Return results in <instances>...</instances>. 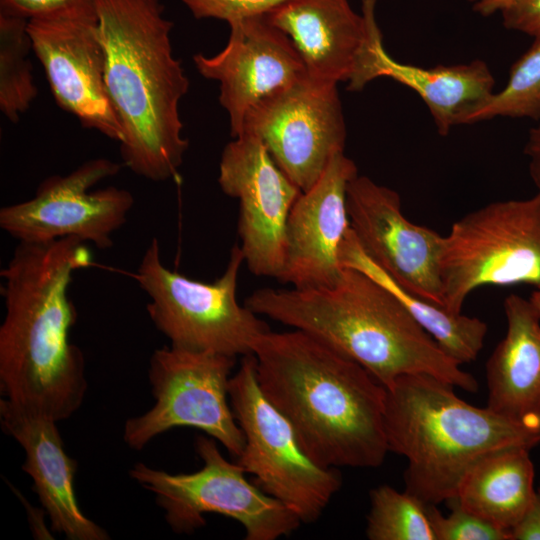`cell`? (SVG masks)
I'll return each instance as SVG.
<instances>
[{"instance_id":"cell-29","label":"cell","mask_w":540,"mask_h":540,"mask_svg":"<svg viewBox=\"0 0 540 540\" xmlns=\"http://www.w3.org/2000/svg\"><path fill=\"white\" fill-rule=\"evenodd\" d=\"M90 1L92 0H0V14L30 20Z\"/></svg>"},{"instance_id":"cell-14","label":"cell","mask_w":540,"mask_h":540,"mask_svg":"<svg viewBox=\"0 0 540 540\" xmlns=\"http://www.w3.org/2000/svg\"><path fill=\"white\" fill-rule=\"evenodd\" d=\"M218 183L238 199V235L251 273L279 279L286 256V226L301 189L278 167L264 144L242 134L229 142Z\"/></svg>"},{"instance_id":"cell-25","label":"cell","mask_w":540,"mask_h":540,"mask_svg":"<svg viewBox=\"0 0 540 540\" xmlns=\"http://www.w3.org/2000/svg\"><path fill=\"white\" fill-rule=\"evenodd\" d=\"M366 536L370 540H437L431 505L389 485L370 491Z\"/></svg>"},{"instance_id":"cell-2","label":"cell","mask_w":540,"mask_h":540,"mask_svg":"<svg viewBox=\"0 0 540 540\" xmlns=\"http://www.w3.org/2000/svg\"><path fill=\"white\" fill-rule=\"evenodd\" d=\"M252 354L262 393L312 461L325 468L383 464L386 389L364 367L297 329L265 332Z\"/></svg>"},{"instance_id":"cell-15","label":"cell","mask_w":540,"mask_h":540,"mask_svg":"<svg viewBox=\"0 0 540 540\" xmlns=\"http://www.w3.org/2000/svg\"><path fill=\"white\" fill-rule=\"evenodd\" d=\"M350 228L363 252L407 290L442 305L444 236L409 221L399 194L367 176L347 186Z\"/></svg>"},{"instance_id":"cell-23","label":"cell","mask_w":540,"mask_h":540,"mask_svg":"<svg viewBox=\"0 0 540 540\" xmlns=\"http://www.w3.org/2000/svg\"><path fill=\"white\" fill-rule=\"evenodd\" d=\"M339 259L343 267L358 269L387 288L452 360L462 365L477 358L488 331L484 321L450 312L401 286L363 252L351 228L341 244Z\"/></svg>"},{"instance_id":"cell-4","label":"cell","mask_w":540,"mask_h":540,"mask_svg":"<svg viewBox=\"0 0 540 540\" xmlns=\"http://www.w3.org/2000/svg\"><path fill=\"white\" fill-rule=\"evenodd\" d=\"M105 85L123 130V164L160 182L178 175L189 142L179 103L189 80L173 56L160 0H94Z\"/></svg>"},{"instance_id":"cell-3","label":"cell","mask_w":540,"mask_h":540,"mask_svg":"<svg viewBox=\"0 0 540 540\" xmlns=\"http://www.w3.org/2000/svg\"><path fill=\"white\" fill-rule=\"evenodd\" d=\"M244 305L310 334L364 367L384 387L405 374H427L470 393L478 383L448 357L404 305L366 273L343 267L332 285L260 288Z\"/></svg>"},{"instance_id":"cell-5","label":"cell","mask_w":540,"mask_h":540,"mask_svg":"<svg viewBox=\"0 0 540 540\" xmlns=\"http://www.w3.org/2000/svg\"><path fill=\"white\" fill-rule=\"evenodd\" d=\"M385 389L388 449L407 459L405 491L427 504L456 497L465 476L484 457L540 443L539 424L473 406L456 395L453 385L431 375H401Z\"/></svg>"},{"instance_id":"cell-28","label":"cell","mask_w":540,"mask_h":540,"mask_svg":"<svg viewBox=\"0 0 540 540\" xmlns=\"http://www.w3.org/2000/svg\"><path fill=\"white\" fill-rule=\"evenodd\" d=\"M196 19L214 18L228 24L251 16L266 15L289 0H181Z\"/></svg>"},{"instance_id":"cell-33","label":"cell","mask_w":540,"mask_h":540,"mask_svg":"<svg viewBox=\"0 0 540 540\" xmlns=\"http://www.w3.org/2000/svg\"><path fill=\"white\" fill-rule=\"evenodd\" d=\"M515 0H469L473 9L483 15L490 16L498 11L502 12Z\"/></svg>"},{"instance_id":"cell-20","label":"cell","mask_w":540,"mask_h":540,"mask_svg":"<svg viewBox=\"0 0 540 540\" xmlns=\"http://www.w3.org/2000/svg\"><path fill=\"white\" fill-rule=\"evenodd\" d=\"M388 77L415 91L427 105L441 136L455 125L466 124L469 116L493 94L495 79L482 60L467 64L419 67L398 62L385 50L380 29L372 36L358 89L370 81Z\"/></svg>"},{"instance_id":"cell-18","label":"cell","mask_w":540,"mask_h":540,"mask_svg":"<svg viewBox=\"0 0 540 540\" xmlns=\"http://www.w3.org/2000/svg\"><path fill=\"white\" fill-rule=\"evenodd\" d=\"M361 1V15L348 0H289L264 16L291 39L309 78L348 85L362 66L377 24V0Z\"/></svg>"},{"instance_id":"cell-22","label":"cell","mask_w":540,"mask_h":540,"mask_svg":"<svg viewBox=\"0 0 540 540\" xmlns=\"http://www.w3.org/2000/svg\"><path fill=\"white\" fill-rule=\"evenodd\" d=\"M529 452L508 448L484 457L463 479L456 495L459 503L511 534L536 491Z\"/></svg>"},{"instance_id":"cell-9","label":"cell","mask_w":540,"mask_h":540,"mask_svg":"<svg viewBox=\"0 0 540 540\" xmlns=\"http://www.w3.org/2000/svg\"><path fill=\"white\" fill-rule=\"evenodd\" d=\"M228 394L245 439L238 463L302 523L316 521L340 489L341 476L336 468L322 467L306 455L289 421L262 393L252 353L242 356Z\"/></svg>"},{"instance_id":"cell-1","label":"cell","mask_w":540,"mask_h":540,"mask_svg":"<svg viewBox=\"0 0 540 540\" xmlns=\"http://www.w3.org/2000/svg\"><path fill=\"white\" fill-rule=\"evenodd\" d=\"M91 264L85 242L67 237L19 242L1 270L0 392L56 422L72 416L87 392L83 352L69 339L77 310L68 288L73 273Z\"/></svg>"},{"instance_id":"cell-13","label":"cell","mask_w":540,"mask_h":540,"mask_svg":"<svg viewBox=\"0 0 540 540\" xmlns=\"http://www.w3.org/2000/svg\"><path fill=\"white\" fill-rule=\"evenodd\" d=\"M27 32L58 106L84 127L120 143L123 130L105 85L94 0L32 18Z\"/></svg>"},{"instance_id":"cell-16","label":"cell","mask_w":540,"mask_h":540,"mask_svg":"<svg viewBox=\"0 0 540 540\" xmlns=\"http://www.w3.org/2000/svg\"><path fill=\"white\" fill-rule=\"evenodd\" d=\"M226 46L214 56H193L198 72L220 84L219 102L230 121V134L240 135L247 112L264 98L307 77L291 39L264 15L228 24Z\"/></svg>"},{"instance_id":"cell-31","label":"cell","mask_w":540,"mask_h":540,"mask_svg":"<svg viewBox=\"0 0 540 540\" xmlns=\"http://www.w3.org/2000/svg\"><path fill=\"white\" fill-rule=\"evenodd\" d=\"M510 535L511 540H540V484L531 505Z\"/></svg>"},{"instance_id":"cell-17","label":"cell","mask_w":540,"mask_h":540,"mask_svg":"<svg viewBox=\"0 0 540 540\" xmlns=\"http://www.w3.org/2000/svg\"><path fill=\"white\" fill-rule=\"evenodd\" d=\"M358 175L344 152L336 154L317 182L294 203L286 226L287 248L279 281L293 288L334 284L343 266L339 251L350 228L346 192Z\"/></svg>"},{"instance_id":"cell-30","label":"cell","mask_w":540,"mask_h":540,"mask_svg":"<svg viewBox=\"0 0 540 540\" xmlns=\"http://www.w3.org/2000/svg\"><path fill=\"white\" fill-rule=\"evenodd\" d=\"M501 13L507 29L540 36V0H515Z\"/></svg>"},{"instance_id":"cell-21","label":"cell","mask_w":540,"mask_h":540,"mask_svg":"<svg viewBox=\"0 0 540 540\" xmlns=\"http://www.w3.org/2000/svg\"><path fill=\"white\" fill-rule=\"evenodd\" d=\"M503 307L507 331L485 365L487 407L540 425V316L517 294L507 296Z\"/></svg>"},{"instance_id":"cell-6","label":"cell","mask_w":540,"mask_h":540,"mask_svg":"<svg viewBox=\"0 0 540 540\" xmlns=\"http://www.w3.org/2000/svg\"><path fill=\"white\" fill-rule=\"evenodd\" d=\"M244 256L231 251L224 273L214 282L192 280L167 268L153 238L135 273L149 296L147 313L172 346L232 357L252 353L256 339L269 331L258 315L237 301L236 291Z\"/></svg>"},{"instance_id":"cell-27","label":"cell","mask_w":540,"mask_h":540,"mask_svg":"<svg viewBox=\"0 0 540 540\" xmlns=\"http://www.w3.org/2000/svg\"><path fill=\"white\" fill-rule=\"evenodd\" d=\"M446 505L450 513L444 516L431 505L430 517L437 540H511L510 534L465 509L453 497Z\"/></svg>"},{"instance_id":"cell-7","label":"cell","mask_w":540,"mask_h":540,"mask_svg":"<svg viewBox=\"0 0 540 540\" xmlns=\"http://www.w3.org/2000/svg\"><path fill=\"white\" fill-rule=\"evenodd\" d=\"M442 306L461 313L482 286L528 284L540 290V190L530 198L496 201L464 215L444 236Z\"/></svg>"},{"instance_id":"cell-34","label":"cell","mask_w":540,"mask_h":540,"mask_svg":"<svg viewBox=\"0 0 540 540\" xmlns=\"http://www.w3.org/2000/svg\"><path fill=\"white\" fill-rule=\"evenodd\" d=\"M530 302L534 306L535 310L540 316V290H535L532 292L530 298Z\"/></svg>"},{"instance_id":"cell-19","label":"cell","mask_w":540,"mask_h":540,"mask_svg":"<svg viewBox=\"0 0 540 540\" xmlns=\"http://www.w3.org/2000/svg\"><path fill=\"white\" fill-rule=\"evenodd\" d=\"M0 423L25 452L22 469L49 517L53 531L70 540H107L108 533L79 508L74 477L77 461L64 449L57 422L0 400Z\"/></svg>"},{"instance_id":"cell-32","label":"cell","mask_w":540,"mask_h":540,"mask_svg":"<svg viewBox=\"0 0 540 540\" xmlns=\"http://www.w3.org/2000/svg\"><path fill=\"white\" fill-rule=\"evenodd\" d=\"M524 153L529 158V174L540 190V125L530 129L524 146Z\"/></svg>"},{"instance_id":"cell-24","label":"cell","mask_w":540,"mask_h":540,"mask_svg":"<svg viewBox=\"0 0 540 540\" xmlns=\"http://www.w3.org/2000/svg\"><path fill=\"white\" fill-rule=\"evenodd\" d=\"M28 20L0 14V110L13 123L28 110L37 96L32 64Z\"/></svg>"},{"instance_id":"cell-8","label":"cell","mask_w":540,"mask_h":540,"mask_svg":"<svg viewBox=\"0 0 540 540\" xmlns=\"http://www.w3.org/2000/svg\"><path fill=\"white\" fill-rule=\"evenodd\" d=\"M195 450L203 465L193 473L170 474L142 462L129 471L133 480L155 495L174 532L194 533L205 526L204 515L209 513L238 521L246 540H276L302 524L291 509L249 482L242 465L228 461L215 439L197 436Z\"/></svg>"},{"instance_id":"cell-10","label":"cell","mask_w":540,"mask_h":540,"mask_svg":"<svg viewBox=\"0 0 540 540\" xmlns=\"http://www.w3.org/2000/svg\"><path fill=\"white\" fill-rule=\"evenodd\" d=\"M235 358L172 345L156 349L148 371L155 404L144 414L126 420L124 442L131 449L142 450L172 428L193 427L238 459L245 439L228 394Z\"/></svg>"},{"instance_id":"cell-11","label":"cell","mask_w":540,"mask_h":540,"mask_svg":"<svg viewBox=\"0 0 540 540\" xmlns=\"http://www.w3.org/2000/svg\"><path fill=\"white\" fill-rule=\"evenodd\" d=\"M121 165L107 158L81 164L71 173L43 180L35 195L0 210V226L19 242L42 243L74 237L97 248L112 246L133 207L132 194L109 186L90 191L98 182L116 175Z\"/></svg>"},{"instance_id":"cell-26","label":"cell","mask_w":540,"mask_h":540,"mask_svg":"<svg viewBox=\"0 0 540 540\" xmlns=\"http://www.w3.org/2000/svg\"><path fill=\"white\" fill-rule=\"evenodd\" d=\"M494 117L540 120V36L511 66L505 87L476 109L466 124Z\"/></svg>"},{"instance_id":"cell-12","label":"cell","mask_w":540,"mask_h":540,"mask_svg":"<svg viewBox=\"0 0 540 540\" xmlns=\"http://www.w3.org/2000/svg\"><path fill=\"white\" fill-rule=\"evenodd\" d=\"M242 134L258 138L301 191L308 190L344 152L346 125L337 84L307 76L264 98L245 115Z\"/></svg>"}]
</instances>
